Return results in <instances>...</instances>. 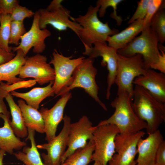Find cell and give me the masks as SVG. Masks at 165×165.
<instances>
[{
    "mask_svg": "<svg viewBox=\"0 0 165 165\" xmlns=\"http://www.w3.org/2000/svg\"><path fill=\"white\" fill-rule=\"evenodd\" d=\"M131 101L133 109L138 116L147 124L148 134L159 130L165 121V105L157 100L147 90L135 85Z\"/></svg>",
    "mask_w": 165,
    "mask_h": 165,
    "instance_id": "6da1fadb",
    "label": "cell"
},
{
    "mask_svg": "<svg viewBox=\"0 0 165 165\" xmlns=\"http://www.w3.org/2000/svg\"><path fill=\"white\" fill-rule=\"evenodd\" d=\"M117 96L111 105L115 109L108 119L101 121L98 125L112 124L116 126L120 133H136L146 129L147 124L137 115L131 105L132 97L126 92L117 93Z\"/></svg>",
    "mask_w": 165,
    "mask_h": 165,
    "instance_id": "7a4b0ae2",
    "label": "cell"
},
{
    "mask_svg": "<svg viewBox=\"0 0 165 165\" xmlns=\"http://www.w3.org/2000/svg\"><path fill=\"white\" fill-rule=\"evenodd\" d=\"M100 8L99 5L90 6L86 13L79 15L77 17H70V19L78 23L81 27L78 36L82 42L84 48H91L96 42L106 43V39L109 36L119 32L116 29H111L107 22L101 21L97 16Z\"/></svg>",
    "mask_w": 165,
    "mask_h": 165,
    "instance_id": "3957f363",
    "label": "cell"
},
{
    "mask_svg": "<svg viewBox=\"0 0 165 165\" xmlns=\"http://www.w3.org/2000/svg\"><path fill=\"white\" fill-rule=\"evenodd\" d=\"M159 43L157 36L149 24L145 27L139 36L135 37L124 48L117 50V52L127 57L138 54L141 55L145 67L148 69L158 61L160 54Z\"/></svg>",
    "mask_w": 165,
    "mask_h": 165,
    "instance_id": "277c9868",
    "label": "cell"
},
{
    "mask_svg": "<svg viewBox=\"0 0 165 165\" xmlns=\"http://www.w3.org/2000/svg\"><path fill=\"white\" fill-rule=\"evenodd\" d=\"M94 60L89 57L85 58L75 70L69 85L56 97H61L75 88H82L107 111L106 106L98 96L99 87L95 79L97 70L93 65Z\"/></svg>",
    "mask_w": 165,
    "mask_h": 165,
    "instance_id": "5b68a950",
    "label": "cell"
},
{
    "mask_svg": "<svg viewBox=\"0 0 165 165\" xmlns=\"http://www.w3.org/2000/svg\"><path fill=\"white\" fill-rule=\"evenodd\" d=\"M118 67L115 82L117 93L126 92L132 97L133 82L136 77L147 72L141 55L136 54L130 57L118 54Z\"/></svg>",
    "mask_w": 165,
    "mask_h": 165,
    "instance_id": "8992f818",
    "label": "cell"
},
{
    "mask_svg": "<svg viewBox=\"0 0 165 165\" xmlns=\"http://www.w3.org/2000/svg\"><path fill=\"white\" fill-rule=\"evenodd\" d=\"M119 131L112 124L97 125L93 132V140L95 149L92 156V161L107 165L116 152L115 139Z\"/></svg>",
    "mask_w": 165,
    "mask_h": 165,
    "instance_id": "52a82bcc",
    "label": "cell"
},
{
    "mask_svg": "<svg viewBox=\"0 0 165 165\" xmlns=\"http://www.w3.org/2000/svg\"><path fill=\"white\" fill-rule=\"evenodd\" d=\"M145 134L142 130L134 133L118 134L115 139L117 153L109 161L108 165H136L135 158L138 153V143Z\"/></svg>",
    "mask_w": 165,
    "mask_h": 165,
    "instance_id": "ba28073f",
    "label": "cell"
},
{
    "mask_svg": "<svg viewBox=\"0 0 165 165\" xmlns=\"http://www.w3.org/2000/svg\"><path fill=\"white\" fill-rule=\"evenodd\" d=\"M72 57L64 56L56 49L53 51L49 64L54 67L55 78L52 87L57 95L69 85L75 70L85 58L81 56L72 59Z\"/></svg>",
    "mask_w": 165,
    "mask_h": 165,
    "instance_id": "9c48e42d",
    "label": "cell"
},
{
    "mask_svg": "<svg viewBox=\"0 0 165 165\" xmlns=\"http://www.w3.org/2000/svg\"><path fill=\"white\" fill-rule=\"evenodd\" d=\"M63 120V128L57 136L47 143L36 145L38 148L45 150L41 156L45 165H60L66 151L70 125V118L65 115Z\"/></svg>",
    "mask_w": 165,
    "mask_h": 165,
    "instance_id": "30bf717a",
    "label": "cell"
},
{
    "mask_svg": "<svg viewBox=\"0 0 165 165\" xmlns=\"http://www.w3.org/2000/svg\"><path fill=\"white\" fill-rule=\"evenodd\" d=\"M91 48L85 47L83 54L94 59L99 57L102 58L101 64L104 67L106 65L108 73L107 78V87L106 98L109 99L111 95V89L115 83L117 67L118 53L117 50L109 46L106 43L96 42Z\"/></svg>",
    "mask_w": 165,
    "mask_h": 165,
    "instance_id": "8fae6325",
    "label": "cell"
},
{
    "mask_svg": "<svg viewBox=\"0 0 165 165\" xmlns=\"http://www.w3.org/2000/svg\"><path fill=\"white\" fill-rule=\"evenodd\" d=\"M19 77L23 79L33 78L36 82L42 85L54 81L55 74L54 68L47 62L46 56L36 54L27 57L20 69Z\"/></svg>",
    "mask_w": 165,
    "mask_h": 165,
    "instance_id": "7c38bea8",
    "label": "cell"
},
{
    "mask_svg": "<svg viewBox=\"0 0 165 165\" xmlns=\"http://www.w3.org/2000/svg\"><path fill=\"white\" fill-rule=\"evenodd\" d=\"M95 128L86 116H82L78 121L71 123L68 140V148L61 163L75 151L85 147L88 141L93 139Z\"/></svg>",
    "mask_w": 165,
    "mask_h": 165,
    "instance_id": "4fadbf2b",
    "label": "cell"
},
{
    "mask_svg": "<svg viewBox=\"0 0 165 165\" xmlns=\"http://www.w3.org/2000/svg\"><path fill=\"white\" fill-rule=\"evenodd\" d=\"M39 15L38 11L34 16V18L31 28L21 38L19 45L12 47L14 53L18 50H21L26 56L31 49L33 47V51L36 54H40L45 50L46 45L45 39L51 35L50 31L46 29H41L39 25Z\"/></svg>",
    "mask_w": 165,
    "mask_h": 165,
    "instance_id": "5bb4252c",
    "label": "cell"
},
{
    "mask_svg": "<svg viewBox=\"0 0 165 165\" xmlns=\"http://www.w3.org/2000/svg\"><path fill=\"white\" fill-rule=\"evenodd\" d=\"M39 15V25L41 29H46L50 25L60 31L69 28L78 36L82 27L77 23L70 19V11L63 6L59 9L48 11L46 9L41 8L38 11Z\"/></svg>",
    "mask_w": 165,
    "mask_h": 165,
    "instance_id": "9a60e30c",
    "label": "cell"
},
{
    "mask_svg": "<svg viewBox=\"0 0 165 165\" xmlns=\"http://www.w3.org/2000/svg\"><path fill=\"white\" fill-rule=\"evenodd\" d=\"M72 97V93L68 92L62 96L50 109L42 107L39 111L42 117L45 127V140L49 142L56 136L57 127L63 120L64 108Z\"/></svg>",
    "mask_w": 165,
    "mask_h": 165,
    "instance_id": "2e32d148",
    "label": "cell"
},
{
    "mask_svg": "<svg viewBox=\"0 0 165 165\" xmlns=\"http://www.w3.org/2000/svg\"><path fill=\"white\" fill-rule=\"evenodd\" d=\"M164 141L159 130L148 134L145 139L141 138L137 146L138 155L136 160V165H155L157 151Z\"/></svg>",
    "mask_w": 165,
    "mask_h": 165,
    "instance_id": "e0dca14e",
    "label": "cell"
},
{
    "mask_svg": "<svg viewBox=\"0 0 165 165\" xmlns=\"http://www.w3.org/2000/svg\"><path fill=\"white\" fill-rule=\"evenodd\" d=\"M133 84L147 90L157 100L165 104V74L149 69L145 75L135 78Z\"/></svg>",
    "mask_w": 165,
    "mask_h": 165,
    "instance_id": "ac0fdd59",
    "label": "cell"
},
{
    "mask_svg": "<svg viewBox=\"0 0 165 165\" xmlns=\"http://www.w3.org/2000/svg\"><path fill=\"white\" fill-rule=\"evenodd\" d=\"M0 118L4 121V125L0 127V149L12 154L14 150H19L26 146L27 143L21 141L14 134L10 125V114H0Z\"/></svg>",
    "mask_w": 165,
    "mask_h": 165,
    "instance_id": "d6986e66",
    "label": "cell"
},
{
    "mask_svg": "<svg viewBox=\"0 0 165 165\" xmlns=\"http://www.w3.org/2000/svg\"><path fill=\"white\" fill-rule=\"evenodd\" d=\"M145 27L143 19L137 20L120 32L108 36L106 39L108 45L117 50L122 49L141 33Z\"/></svg>",
    "mask_w": 165,
    "mask_h": 165,
    "instance_id": "ffe728a7",
    "label": "cell"
},
{
    "mask_svg": "<svg viewBox=\"0 0 165 165\" xmlns=\"http://www.w3.org/2000/svg\"><path fill=\"white\" fill-rule=\"evenodd\" d=\"M16 54L9 61L0 65V82L5 81L8 85L24 80L18 77L22 67L27 57L21 50H17Z\"/></svg>",
    "mask_w": 165,
    "mask_h": 165,
    "instance_id": "44dd1931",
    "label": "cell"
},
{
    "mask_svg": "<svg viewBox=\"0 0 165 165\" xmlns=\"http://www.w3.org/2000/svg\"><path fill=\"white\" fill-rule=\"evenodd\" d=\"M53 82H51L46 86L34 88L27 92L22 93L13 91L10 94L16 97L24 100L28 105L36 109L39 108L41 102L46 98L53 96L54 90L52 87Z\"/></svg>",
    "mask_w": 165,
    "mask_h": 165,
    "instance_id": "7402d4cb",
    "label": "cell"
},
{
    "mask_svg": "<svg viewBox=\"0 0 165 165\" xmlns=\"http://www.w3.org/2000/svg\"><path fill=\"white\" fill-rule=\"evenodd\" d=\"M28 135L26 140L30 141V147L26 146L22 151L13 153V154L18 160L25 165H45L42 161L40 153L36 146L34 130L28 128Z\"/></svg>",
    "mask_w": 165,
    "mask_h": 165,
    "instance_id": "603a6c76",
    "label": "cell"
},
{
    "mask_svg": "<svg viewBox=\"0 0 165 165\" xmlns=\"http://www.w3.org/2000/svg\"><path fill=\"white\" fill-rule=\"evenodd\" d=\"M25 126L41 134L45 133V127L42 116L38 109L28 105L23 100L17 101Z\"/></svg>",
    "mask_w": 165,
    "mask_h": 165,
    "instance_id": "cb8c5ba5",
    "label": "cell"
},
{
    "mask_svg": "<svg viewBox=\"0 0 165 165\" xmlns=\"http://www.w3.org/2000/svg\"><path fill=\"white\" fill-rule=\"evenodd\" d=\"M9 107L12 117L10 126L15 135L19 138L27 137L28 128L25 126L20 109L9 93L5 98Z\"/></svg>",
    "mask_w": 165,
    "mask_h": 165,
    "instance_id": "d4e9b609",
    "label": "cell"
},
{
    "mask_svg": "<svg viewBox=\"0 0 165 165\" xmlns=\"http://www.w3.org/2000/svg\"><path fill=\"white\" fill-rule=\"evenodd\" d=\"M94 149L93 139L89 140L85 147L75 151L60 165H88L92 161Z\"/></svg>",
    "mask_w": 165,
    "mask_h": 165,
    "instance_id": "484cf974",
    "label": "cell"
},
{
    "mask_svg": "<svg viewBox=\"0 0 165 165\" xmlns=\"http://www.w3.org/2000/svg\"><path fill=\"white\" fill-rule=\"evenodd\" d=\"M150 26L156 34L159 43L163 44L165 41V4L153 16Z\"/></svg>",
    "mask_w": 165,
    "mask_h": 165,
    "instance_id": "4316f807",
    "label": "cell"
},
{
    "mask_svg": "<svg viewBox=\"0 0 165 165\" xmlns=\"http://www.w3.org/2000/svg\"><path fill=\"white\" fill-rule=\"evenodd\" d=\"M11 22L10 14H0V46L9 53L11 52L12 49L9 46Z\"/></svg>",
    "mask_w": 165,
    "mask_h": 165,
    "instance_id": "83f0119b",
    "label": "cell"
},
{
    "mask_svg": "<svg viewBox=\"0 0 165 165\" xmlns=\"http://www.w3.org/2000/svg\"><path fill=\"white\" fill-rule=\"evenodd\" d=\"M123 0H98L96 2V5L99 6L98 13L100 17L104 16L107 8L109 7H112L113 12L110 15V16L115 20L117 22V24L120 25L123 21L122 18L117 14L116 9L118 5L124 1Z\"/></svg>",
    "mask_w": 165,
    "mask_h": 165,
    "instance_id": "f1b7e54d",
    "label": "cell"
},
{
    "mask_svg": "<svg viewBox=\"0 0 165 165\" xmlns=\"http://www.w3.org/2000/svg\"><path fill=\"white\" fill-rule=\"evenodd\" d=\"M26 32L24 22L11 21L9 44L17 46L21 37Z\"/></svg>",
    "mask_w": 165,
    "mask_h": 165,
    "instance_id": "f546056e",
    "label": "cell"
},
{
    "mask_svg": "<svg viewBox=\"0 0 165 165\" xmlns=\"http://www.w3.org/2000/svg\"><path fill=\"white\" fill-rule=\"evenodd\" d=\"M35 13L31 10L25 6L17 5L10 15L11 21L24 22V20L26 18H30L34 16Z\"/></svg>",
    "mask_w": 165,
    "mask_h": 165,
    "instance_id": "4dcf8cb0",
    "label": "cell"
},
{
    "mask_svg": "<svg viewBox=\"0 0 165 165\" xmlns=\"http://www.w3.org/2000/svg\"><path fill=\"white\" fill-rule=\"evenodd\" d=\"M165 4V0H149L146 15L143 19L144 26L150 24L151 20L157 11Z\"/></svg>",
    "mask_w": 165,
    "mask_h": 165,
    "instance_id": "1f68e13d",
    "label": "cell"
},
{
    "mask_svg": "<svg viewBox=\"0 0 165 165\" xmlns=\"http://www.w3.org/2000/svg\"><path fill=\"white\" fill-rule=\"evenodd\" d=\"M149 0H141L138 2V6L135 12L129 20L130 24L139 19H144L147 13V6Z\"/></svg>",
    "mask_w": 165,
    "mask_h": 165,
    "instance_id": "d6a6232c",
    "label": "cell"
},
{
    "mask_svg": "<svg viewBox=\"0 0 165 165\" xmlns=\"http://www.w3.org/2000/svg\"><path fill=\"white\" fill-rule=\"evenodd\" d=\"M36 83L34 79L20 81L11 85L3 83L4 87L6 91L9 93L15 91V90L22 88L30 87L34 85Z\"/></svg>",
    "mask_w": 165,
    "mask_h": 165,
    "instance_id": "836d02e7",
    "label": "cell"
},
{
    "mask_svg": "<svg viewBox=\"0 0 165 165\" xmlns=\"http://www.w3.org/2000/svg\"><path fill=\"white\" fill-rule=\"evenodd\" d=\"M17 0H0V11L2 13L11 15L19 4Z\"/></svg>",
    "mask_w": 165,
    "mask_h": 165,
    "instance_id": "e575fe53",
    "label": "cell"
},
{
    "mask_svg": "<svg viewBox=\"0 0 165 165\" xmlns=\"http://www.w3.org/2000/svg\"><path fill=\"white\" fill-rule=\"evenodd\" d=\"M8 93L5 88L3 82H0V114L5 115L10 114L9 112L8 111L6 106L4 102V99L5 98Z\"/></svg>",
    "mask_w": 165,
    "mask_h": 165,
    "instance_id": "d590c367",
    "label": "cell"
},
{
    "mask_svg": "<svg viewBox=\"0 0 165 165\" xmlns=\"http://www.w3.org/2000/svg\"><path fill=\"white\" fill-rule=\"evenodd\" d=\"M161 53L159 55L158 61L152 65L150 69L157 70L160 72L165 73V50L159 49Z\"/></svg>",
    "mask_w": 165,
    "mask_h": 165,
    "instance_id": "8d00e7d4",
    "label": "cell"
},
{
    "mask_svg": "<svg viewBox=\"0 0 165 165\" xmlns=\"http://www.w3.org/2000/svg\"><path fill=\"white\" fill-rule=\"evenodd\" d=\"M155 165H165V141L160 145L157 151Z\"/></svg>",
    "mask_w": 165,
    "mask_h": 165,
    "instance_id": "74e56055",
    "label": "cell"
},
{
    "mask_svg": "<svg viewBox=\"0 0 165 165\" xmlns=\"http://www.w3.org/2000/svg\"><path fill=\"white\" fill-rule=\"evenodd\" d=\"M15 56V54L13 52H8L0 46V65L9 61Z\"/></svg>",
    "mask_w": 165,
    "mask_h": 165,
    "instance_id": "f35d334b",
    "label": "cell"
},
{
    "mask_svg": "<svg viewBox=\"0 0 165 165\" xmlns=\"http://www.w3.org/2000/svg\"><path fill=\"white\" fill-rule=\"evenodd\" d=\"M63 1L62 0H53L46 9L48 11L57 10L63 6L61 4Z\"/></svg>",
    "mask_w": 165,
    "mask_h": 165,
    "instance_id": "ab89813d",
    "label": "cell"
},
{
    "mask_svg": "<svg viewBox=\"0 0 165 165\" xmlns=\"http://www.w3.org/2000/svg\"><path fill=\"white\" fill-rule=\"evenodd\" d=\"M6 152L0 149V165H3V160Z\"/></svg>",
    "mask_w": 165,
    "mask_h": 165,
    "instance_id": "60d3db41",
    "label": "cell"
},
{
    "mask_svg": "<svg viewBox=\"0 0 165 165\" xmlns=\"http://www.w3.org/2000/svg\"><path fill=\"white\" fill-rule=\"evenodd\" d=\"M93 165H102L98 162H95Z\"/></svg>",
    "mask_w": 165,
    "mask_h": 165,
    "instance_id": "b9f144b4",
    "label": "cell"
},
{
    "mask_svg": "<svg viewBox=\"0 0 165 165\" xmlns=\"http://www.w3.org/2000/svg\"><path fill=\"white\" fill-rule=\"evenodd\" d=\"M1 13H2V12H1V11H0V14Z\"/></svg>",
    "mask_w": 165,
    "mask_h": 165,
    "instance_id": "7bdbcfd3",
    "label": "cell"
},
{
    "mask_svg": "<svg viewBox=\"0 0 165 165\" xmlns=\"http://www.w3.org/2000/svg\"><path fill=\"white\" fill-rule=\"evenodd\" d=\"M24 165H25L24 164Z\"/></svg>",
    "mask_w": 165,
    "mask_h": 165,
    "instance_id": "ee69618b",
    "label": "cell"
}]
</instances>
